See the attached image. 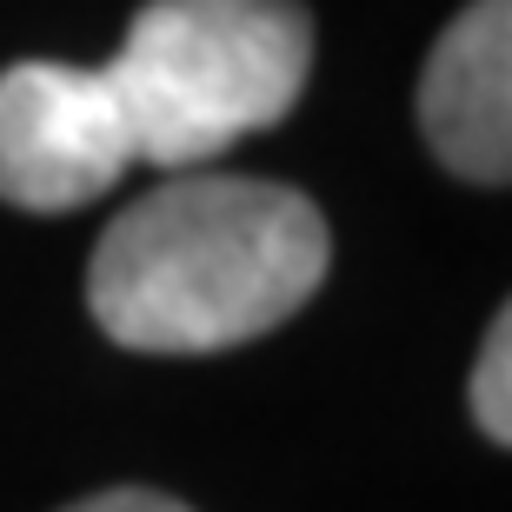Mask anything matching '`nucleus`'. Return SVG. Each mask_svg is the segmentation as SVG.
<instances>
[{
  "mask_svg": "<svg viewBox=\"0 0 512 512\" xmlns=\"http://www.w3.org/2000/svg\"><path fill=\"white\" fill-rule=\"evenodd\" d=\"M326 220L247 173H173L100 233L87 306L133 353H220L293 320L326 280Z\"/></svg>",
  "mask_w": 512,
  "mask_h": 512,
  "instance_id": "f257e3e1",
  "label": "nucleus"
},
{
  "mask_svg": "<svg viewBox=\"0 0 512 512\" xmlns=\"http://www.w3.org/2000/svg\"><path fill=\"white\" fill-rule=\"evenodd\" d=\"M133 167L127 120L100 67L20 60L0 74V200L74 213Z\"/></svg>",
  "mask_w": 512,
  "mask_h": 512,
  "instance_id": "7ed1b4c3",
  "label": "nucleus"
},
{
  "mask_svg": "<svg viewBox=\"0 0 512 512\" xmlns=\"http://www.w3.org/2000/svg\"><path fill=\"white\" fill-rule=\"evenodd\" d=\"M473 413H479V426H486L499 446H512V300L499 306L493 333H486V346H479V366H473Z\"/></svg>",
  "mask_w": 512,
  "mask_h": 512,
  "instance_id": "39448f33",
  "label": "nucleus"
},
{
  "mask_svg": "<svg viewBox=\"0 0 512 512\" xmlns=\"http://www.w3.org/2000/svg\"><path fill=\"white\" fill-rule=\"evenodd\" d=\"M100 74L133 167L187 173L293 114L313 74V20L300 0H147Z\"/></svg>",
  "mask_w": 512,
  "mask_h": 512,
  "instance_id": "f03ea898",
  "label": "nucleus"
},
{
  "mask_svg": "<svg viewBox=\"0 0 512 512\" xmlns=\"http://www.w3.org/2000/svg\"><path fill=\"white\" fill-rule=\"evenodd\" d=\"M67 512H193V506H180V499H167V493H147V486H120V493H94V499H80V506H67Z\"/></svg>",
  "mask_w": 512,
  "mask_h": 512,
  "instance_id": "423d86ee",
  "label": "nucleus"
},
{
  "mask_svg": "<svg viewBox=\"0 0 512 512\" xmlns=\"http://www.w3.org/2000/svg\"><path fill=\"white\" fill-rule=\"evenodd\" d=\"M419 127L459 180L512 187V0H473L419 80Z\"/></svg>",
  "mask_w": 512,
  "mask_h": 512,
  "instance_id": "20e7f679",
  "label": "nucleus"
}]
</instances>
